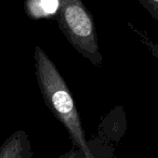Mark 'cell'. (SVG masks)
<instances>
[{
  "label": "cell",
  "mask_w": 158,
  "mask_h": 158,
  "mask_svg": "<svg viewBox=\"0 0 158 158\" xmlns=\"http://www.w3.org/2000/svg\"><path fill=\"white\" fill-rule=\"evenodd\" d=\"M34 59L37 83L47 105L65 127L73 145L80 148L86 156L92 155L86 140L80 116L62 76L38 46L35 48Z\"/></svg>",
  "instance_id": "obj_1"
},
{
  "label": "cell",
  "mask_w": 158,
  "mask_h": 158,
  "mask_svg": "<svg viewBox=\"0 0 158 158\" xmlns=\"http://www.w3.org/2000/svg\"><path fill=\"white\" fill-rule=\"evenodd\" d=\"M58 21L70 42L97 64L101 57L93 23L80 0H60Z\"/></svg>",
  "instance_id": "obj_2"
},
{
  "label": "cell",
  "mask_w": 158,
  "mask_h": 158,
  "mask_svg": "<svg viewBox=\"0 0 158 158\" xmlns=\"http://www.w3.org/2000/svg\"><path fill=\"white\" fill-rule=\"evenodd\" d=\"M60 5V0H26L25 10L32 18H45L55 15Z\"/></svg>",
  "instance_id": "obj_3"
},
{
  "label": "cell",
  "mask_w": 158,
  "mask_h": 158,
  "mask_svg": "<svg viewBox=\"0 0 158 158\" xmlns=\"http://www.w3.org/2000/svg\"><path fill=\"white\" fill-rule=\"evenodd\" d=\"M60 158H85V154L80 148L73 145L70 151L61 155Z\"/></svg>",
  "instance_id": "obj_4"
},
{
  "label": "cell",
  "mask_w": 158,
  "mask_h": 158,
  "mask_svg": "<svg viewBox=\"0 0 158 158\" xmlns=\"http://www.w3.org/2000/svg\"><path fill=\"white\" fill-rule=\"evenodd\" d=\"M143 1L148 3L150 5V8L155 10L158 14V0H143Z\"/></svg>",
  "instance_id": "obj_5"
},
{
  "label": "cell",
  "mask_w": 158,
  "mask_h": 158,
  "mask_svg": "<svg viewBox=\"0 0 158 158\" xmlns=\"http://www.w3.org/2000/svg\"><path fill=\"white\" fill-rule=\"evenodd\" d=\"M92 156H93V154L90 155V156H86V155H85V158H90V157H92Z\"/></svg>",
  "instance_id": "obj_6"
},
{
  "label": "cell",
  "mask_w": 158,
  "mask_h": 158,
  "mask_svg": "<svg viewBox=\"0 0 158 158\" xmlns=\"http://www.w3.org/2000/svg\"><path fill=\"white\" fill-rule=\"evenodd\" d=\"M90 158H95V157H94V155H93V156H92V157H90Z\"/></svg>",
  "instance_id": "obj_7"
}]
</instances>
